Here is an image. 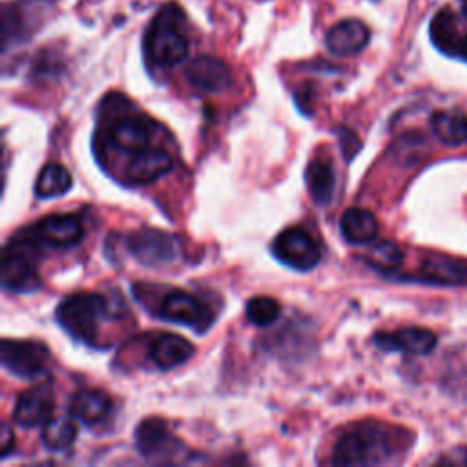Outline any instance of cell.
Listing matches in <instances>:
<instances>
[{"label":"cell","mask_w":467,"mask_h":467,"mask_svg":"<svg viewBox=\"0 0 467 467\" xmlns=\"http://www.w3.org/2000/svg\"><path fill=\"white\" fill-rule=\"evenodd\" d=\"M396 451L394 436L379 425H359L339 438L332 462L337 465H376Z\"/></svg>","instance_id":"cell-1"},{"label":"cell","mask_w":467,"mask_h":467,"mask_svg":"<svg viewBox=\"0 0 467 467\" xmlns=\"http://www.w3.org/2000/svg\"><path fill=\"white\" fill-rule=\"evenodd\" d=\"M144 49L148 58L162 67L175 66L188 55V40L184 36V18L177 5H166L151 20Z\"/></svg>","instance_id":"cell-2"},{"label":"cell","mask_w":467,"mask_h":467,"mask_svg":"<svg viewBox=\"0 0 467 467\" xmlns=\"http://www.w3.org/2000/svg\"><path fill=\"white\" fill-rule=\"evenodd\" d=\"M111 306L113 305L102 294L78 292L67 296L57 306V319L67 334L91 343L99 332V323L108 316H115Z\"/></svg>","instance_id":"cell-3"},{"label":"cell","mask_w":467,"mask_h":467,"mask_svg":"<svg viewBox=\"0 0 467 467\" xmlns=\"http://www.w3.org/2000/svg\"><path fill=\"white\" fill-rule=\"evenodd\" d=\"M128 250L137 261L148 266L170 265L181 255L177 237L157 228H140L133 232L128 239Z\"/></svg>","instance_id":"cell-4"},{"label":"cell","mask_w":467,"mask_h":467,"mask_svg":"<svg viewBox=\"0 0 467 467\" xmlns=\"http://www.w3.org/2000/svg\"><path fill=\"white\" fill-rule=\"evenodd\" d=\"M274 255L286 266L296 270L314 268L321 259L317 241L301 226L283 230L272 243Z\"/></svg>","instance_id":"cell-5"},{"label":"cell","mask_w":467,"mask_h":467,"mask_svg":"<svg viewBox=\"0 0 467 467\" xmlns=\"http://www.w3.org/2000/svg\"><path fill=\"white\" fill-rule=\"evenodd\" d=\"M2 365L16 378L33 379L47 368V348L36 341L4 339L0 350Z\"/></svg>","instance_id":"cell-6"},{"label":"cell","mask_w":467,"mask_h":467,"mask_svg":"<svg viewBox=\"0 0 467 467\" xmlns=\"http://www.w3.org/2000/svg\"><path fill=\"white\" fill-rule=\"evenodd\" d=\"M2 286L9 292H31L40 286V279L33 259L20 243L5 246L2 259Z\"/></svg>","instance_id":"cell-7"},{"label":"cell","mask_w":467,"mask_h":467,"mask_svg":"<svg viewBox=\"0 0 467 467\" xmlns=\"http://www.w3.org/2000/svg\"><path fill=\"white\" fill-rule=\"evenodd\" d=\"M159 316L171 323L193 327L195 330H204L212 321L208 306L199 297L182 290H173L164 296L159 305Z\"/></svg>","instance_id":"cell-8"},{"label":"cell","mask_w":467,"mask_h":467,"mask_svg":"<svg viewBox=\"0 0 467 467\" xmlns=\"http://www.w3.org/2000/svg\"><path fill=\"white\" fill-rule=\"evenodd\" d=\"M53 390L47 383H38L24 390L13 407V421L24 429L38 427L51 418Z\"/></svg>","instance_id":"cell-9"},{"label":"cell","mask_w":467,"mask_h":467,"mask_svg":"<svg viewBox=\"0 0 467 467\" xmlns=\"http://www.w3.org/2000/svg\"><path fill=\"white\" fill-rule=\"evenodd\" d=\"M374 343L387 352L405 354H427L436 345V336L423 327H403L392 332H378Z\"/></svg>","instance_id":"cell-10"},{"label":"cell","mask_w":467,"mask_h":467,"mask_svg":"<svg viewBox=\"0 0 467 467\" xmlns=\"http://www.w3.org/2000/svg\"><path fill=\"white\" fill-rule=\"evenodd\" d=\"M188 82L206 93H219L232 86V69L219 58L197 57L186 66Z\"/></svg>","instance_id":"cell-11"},{"label":"cell","mask_w":467,"mask_h":467,"mask_svg":"<svg viewBox=\"0 0 467 467\" xmlns=\"http://www.w3.org/2000/svg\"><path fill=\"white\" fill-rule=\"evenodd\" d=\"M82 235V223L71 213L47 215L35 226V237L53 248H69L77 244Z\"/></svg>","instance_id":"cell-12"},{"label":"cell","mask_w":467,"mask_h":467,"mask_svg":"<svg viewBox=\"0 0 467 467\" xmlns=\"http://www.w3.org/2000/svg\"><path fill=\"white\" fill-rule=\"evenodd\" d=\"M135 445L146 458H162L175 454L179 441L170 432L168 425L157 418H148L135 429Z\"/></svg>","instance_id":"cell-13"},{"label":"cell","mask_w":467,"mask_h":467,"mask_svg":"<svg viewBox=\"0 0 467 467\" xmlns=\"http://www.w3.org/2000/svg\"><path fill=\"white\" fill-rule=\"evenodd\" d=\"M173 168V157L161 148H144L135 151L128 162L126 175L133 184H148Z\"/></svg>","instance_id":"cell-14"},{"label":"cell","mask_w":467,"mask_h":467,"mask_svg":"<svg viewBox=\"0 0 467 467\" xmlns=\"http://www.w3.org/2000/svg\"><path fill=\"white\" fill-rule=\"evenodd\" d=\"M150 139H151L150 122L140 117H122L111 126L108 133V140L111 142L113 148L120 151H131V153L148 148Z\"/></svg>","instance_id":"cell-15"},{"label":"cell","mask_w":467,"mask_h":467,"mask_svg":"<svg viewBox=\"0 0 467 467\" xmlns=\"http://www.w3.org/2000/svg\"><path fill=\"white\" fill-rule=\"evenodd\" d=\"M368 27L359 20H341L327 33V47L330 53L347 57L359 53L368 44Z\"/></svg>","instance_id":"cell-16"},{"label":"cell","mask_w":467,"mask_h":467,"mask_svg":"<svg viewBox=\"0 0 467 467\" xmlns=\"http://www.w3.org/2000/svg\"><path fill=\"white\" fill-rule=\"evenodd\" d=\"M192 354L193 345L179 334H161L150 345V359L161 370H170L182 365L192 358Z\"/></svg>","instance_id":"cell-17"},{"label":"cell","mask_w":467,"mask_h":467,"mask_svg":"<svg viewBox=\"0 0 467 467\" xmlns=\"http://www.w3.org/2000/svg\"><path fill=\"white\" fill-rule=\"evenodd\" d=\"M111 412V400L106 392L97 389H84L73 394L69 401V414L86 423V425H97L108 418Z\"/></svg>","instance_id":"cell-18"},{"label":"cell","mask_w":467,"mask_h":467,"mask_svg":"<svg viewBox=\"0 0 467 467\" xmlns=\"http://www.w3.org/2000/svg\"><path fill=\"white\" fill-rule=\"evenodd\" d=\"M420 277L427 283L438 285H465L467 263L443 255H432L423 261L420 268Z\"/></svg>","instance_id":"cell-19"},{"label":"cell","mask_w":467,"mask_h":467,"mask_svg":"<svg viewBox=\"0 0 467 467\" xmlns=\"http://www.w3.org/2000/svg\"><path fill=\"white\" fill-rule=\"evenodd\" d=\"M339 230L348 243L365 244L378 235V221L372 212L354 206L343 212L339 219Z\"/></svg>","instance_id":"cell-20"},{"label":"cell","mask_w":467,"mask_h":467,"mask_svg":"<svg viewBox=\"0 0 467 467\" xmlns=\"http://www.w3.org/2000/svg\"><path fill=\"white\" fill-rule=\"evenodd\" d=\"M306 186L312 199L319 206H327L334 197L336 186V173L328 159L317 157L312 159L306 166Z\"/></svg>","instance_id":"cell-21"},{"label":"cell","mask_w":467,"mask_h":467,"mask_svg":"<svg viewBox=\"0 0 467 467\" xmlns=\"http://www.w3.org/2000/svg\"><path fill=\"white\" fill-rule=\"evenodd\" d=\"M431 128L434 135L449 146H462L467 142V117L458 109L434 111L431 117Z\"/></svg>","instance_id":"cell-22"},{"label":"cell","mask_w":467,"mask_h":467,"mask_svg":"<svg viewBox=\"0 0 467 467\" xmlns=\"http://www.w3.org/2000/svg\"><path fill=\"white\" fill-rule=\"evenodd\" d=\"M431 38L438 49L443 53H458L460 35L456 27V18L451 9H441L434 15L431 22Z\"/></svg>","instance_id":"cell-23"},{"label":"cell","mask_w":467,"mask_h":467,"mask_svg":"<svg viewBox=\"0 0 467 467\" xmlns=\"http://www.w3.org/2000/svg\"><path fill=\"white\" fill-rule=\"evenodd\" d=\"M71 184L73 179L62 164L47 162L35 182V192L38 197H57L66 193L71 188Z\"/></svg>","instance_id":"cell-24"},{"label":"cell","mask_w":467,"mask_h":467,"mask_svg":"<svg viewBox=\"0 0 467 467\" xmlns=\"http://www.w3.org/2000/svg\"><path fill=\"white\" fill-rule=\"evenodd\" d=\"M77 432L75 418H49L42 429V443L51 451H64L73 445Z\"/></svg>","instance_id":"cell-25"},{"label":"cell","mask_w":467,"mask_h":467,"mask_svg":"<svg viewBox=\"0 0 467 467\" xmlns=\"http://www.w3.org/2000/svg\"><path fill=\"white\" fill-rule=\"evenodd\" d=\"M281 314V306L274 297L268 296H255L246 303V317L257 325L266 327L274 323Z\"/></svg>","instance_id":"cell-26"},{"label":"cell","mask_w":467,"mask_h":467,"mask_svg":"<svg viewBox=\"0 0 467 467\" xmlns=\"http://www.w3.org/2000/svg\"><path fill=\"white\" fill-rule=\"evenodd\" d=\"M401 250L396 243L392 241H381L376 246H372V250L367 254V263L381 272H390L396 266H400L401 263Z\"/></svg>","instance_id":"cell-27"},{"label":"cell","mask_w":467,"mask_h":467,"mask_svg":"<svg viewBox=\"0 0 467 467\" xmlns=\"http://www.w3.org/2000/svg\"><path fill=\"white\" fill-rule=\"evenodd\" d=\"M13 443H15L13 431H11L9 423H4V425H2V445H0V449H2L4 456H7V454H9V451H11V445H13Z\"/></svg>","instance_id":"cell-28"},{"label":"cell","mask_w":467,"mask_h":467,"mask_svg":"<svg viewBox=\"0 0 467 467\" xmlns=\"http://www.w3.org/2000/svg\"><path fill=\"white\" fill-rule=\"evenodd\" d=\"M456 55H460L463 60H467V36H463L462 40H460V46H458V53Z\"/></svg>","instance_id":"cell-29"},{"label":"cell","mask_w":467,"mask_h":467,"mask_svg":"<svg viewBox=\"0 0 467 467\" xmlns=\"http://www.w3.org/2000/svg\"><path fill=\"white\" fill-rule=\"evenodd\" d=\"M462 11H463V15L467 16V0H462Z\"/></svg>","instance_id":"cell-30"}]
</instances>
